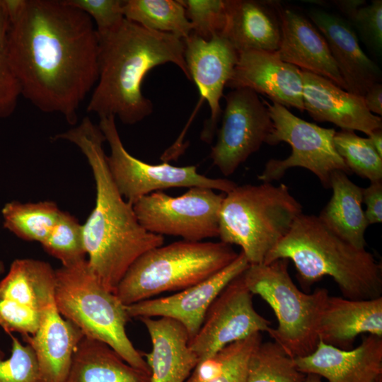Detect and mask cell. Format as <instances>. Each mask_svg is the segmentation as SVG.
I'll list each match as a JSON object with an SVG mask.
<instances>
[{
	"instance_id": "4",
	"label": "cell",
	"mask_w": 382,
	"mask_h": 382,
	"mask_svg": "<svg viewBox=\"0 0 382 382\" xmlns=\"http://www.w3.org/2000/svg\"><path fill=\"white\" fill-rule=\"evenodd\" d=\"M278 259L292 261L303 287L328 276L346 299L381 296V264L365 248H357L341 238L317 216H299L263 264Z\"/></svg>"
},
{
	"instance_id": "22",
	"label": "cell",
	"mask_w": 382,
	"mask_h": 382,
	"mask_svg": "<svg viewBox=\"0 0 382 382\" xmlns=\"http://www.w3.org/2000/svg\"><path fill=\"white\" fill-rule=\"evenodd\" d=\"M82 332L58 311L55 301L40 313L36 332L22 336L33 349L40 382H64L72 358L83 337Z\"/></svg>"
},
{
	"instance_id": "40",
	"label": "cell",
	"mask_w": 382,
	"mask_h": 382,
	"mask_svg": "<svg viewBox=\"0 0 382 382\" xmlns=\"http://www.w3.org/2000/svg\"><path fill=\"white\" fill-rule=\"evenodd\" d=\"M362 202L366 204L365 216L369 224L382 221V181L371 183L363 188Z\"/></svg>"
},
{
	"instance_id": "34",
	"label": "cell",
	"mask_w": 382,
	"mask_h": 382,
	"mask_svg": "<svg viewBox=\"0 0 382 382\" xmlns=\"http://www.w3.org/2000/svg\"><path fill=\"white\" fill-rule=\"evenodd\" d=\"M8 15L4 0H0V119L8 117L14 112L21 96L8 54Z\"/></svg>"
},
{
	"instance_id": "19",
	"label": "cell",
	"mask_w": 382,
	"mask_h": 382,
	"mask_svg": "<svg viewBox=\"0 0 382 382\" xmlns=\"http://www.w3.org/2000/svg\"><path fill=\"white\" fill-rule=\"evenodd\" d=\"M308 16L325 37L347 91L364 96L381 81V71L361 48L350 23L322 9L311 8Z\"/></svg>"
},
{
	"instance_id": "18",
	"label": "cell",
	"mask_w": 382,
	"mask_h": 382,
	"mask_svg": "<svg viewBox=\"0 0 382 382\" xmlns=\"http://www.w3.org/2000/svg\"><path fill=\"white\" fill-rule=\"evenodd\" d=\"M294 360L301 372L328 382H376L382 377V337L368 335L358 347L347 350L319 340L312 353Z\"/></svg>"
},
{
	"instance_id": "13",
	"label": "cell",
	"mask_w": 382,
	"mask_h": 382,
	"mask_svg": "<svg viewBox=\"0 0 382 382\" xmlns=\"http://www.w3.org/2000/svg\"><path fill=\"white\" fill-rule=\"evenodd\" d=\"M252 295L243 272L214 300L199 331L189 342L199 361L213 357L229 344L267 332L271 328L270 320L254 308Z\"/></svg>"
},
{
	"instance_id": "37",
	"label": "cell",
	"mask_w": 382,
	"mask_h": 382,
	"mask_svg": "<svg viewBox=\"0 0 382 382\" xmlns=\"http://www.w3.org/2000/svg\"><path fill=\"white\" fill-rule=\"evenodd\" d=\"M88 15L96 23L98 35L105 34L115 28L125 18L124 0H64Z\"/></svg>"
},
{
	"instance_id": "30",
	"label": "cell",
	"mask_w": 382,
	"mask_h": 382,
	"mask_svg": "<svg viewBox=\"0 0 382 382\" xmlns=\"http://www.w3.org/2000/svg\"><path fill=\"white\" fill-rule=\"evenodd\" d=\"M306 374L275 342H261L252 352L245 382H304Z\"/></svg>"
},
{
	"instance_id": "21",
	"label": "cell",
	"mask_w": 382,
	"mask_h": 382,
	"mask_svg": "<svg viewBox=\"0 0 382 382\" xmlns=\"http://www.w3.org/2000/svg\"><path fill=\"white\" fill-rule=\"evenodd\" d=\"M281 4L277 1L226 0L223 36L238 53L276 52L282 37Z\"/></svg>"
},
{
	"instance_id": "12",
	"label": "cell",
	"mask_w": 382,
	"mask_h": 382,
	"mask_svg": "<svg viewBox=\"0 0 382 382\" xmlns=\"http://www.w3.org/2000/svg\"><path fill=\"white\" fill-rule=\"evenodd\" d=\"M224 98L221 125L209 157L224 175L229 176L260 149L274 127L267 106L255 91L232 89Z\"/></svg>"
},
{
	"instance_id": "46",
	"label": "cell",
	"mask_w": 382,
	"mask_h": 382,
	"mask_svg": "<svg viewBox=\"0 0 382 382\" xmlns=\"http://www.w3.org/2000/svg\"><path fill=\"white\" fill-rule=\"evenodd\" d=\"M186 382H199L192 374H190V377L187 378Z\"/></svg>"
},
{
	"instance_id": "44",
	"label": "cell",
	"mask_w": 382,
	"mask_h": 382,
	"mask_svg": "<svg viewBox=\"0 0 382 382\" xmlns=\"http://www.w3.org/2000/svg\"><path fill=\"white\" fill-rule=\"evenodd\" d=\"M304 382H323L321 377L313 374H308L306 376Z\"/></svg>"
},
{
	"instance_id": "33",
	"label": "cell",
	"mask_w": 382,
	"mask_h": 382,
	"mask_svg": "<svg viewBox=\"0 0 382 382\" xmlns=\"http://www.w3.org/2000/svg\"><path fill=\"white\" fill-rule=\"evenodd\" d=\"M191 23L192 33L209 40L222 35L226 25V0H179Z\"/></svg>"
},
{
	"instance_id": "10",
	"label": "cell",
	"mask_w": 382,
	"mask_h": 382,
	"mask_svg": "<svg viewBox=\"0 0 382 382\" xmlns=\"http://www.w3.org/2000/svg\"><path fill=\"white\" fill-rule=\"evenodd\" d=\"M110 147L106 161L122 196L132 204L141 197L171 187H201L228 193L236 187L232 180L206 177L195 166H175L167 161L150 164L131 155L120 137L114 116L100 117L98 125Z\"/></svg>"
},
{
	"instance_id": "9",
	"label": "cell",
	"mask_w": 382,
	"mask_h": 382,
	"mask_svg": "<svg viewBox=\"0 0 382 382\" xmlns=\"http://www.w3.org/2000/svg\"><path fill=\"white\" fill-rule=\"evenodd\" d=\"M273 122V129L266 142L277 145L286 142L291 147V154L287 158L270 159L265 164L258 180L262 183L279 180L287 170L301 167L312 172L323 187L330 188V178L335 170L347 175L352 174L343 159L336 151L333 137L336 132L333 128H324L316 124L303 120L291 112L287 108L265 100Z\"/></svg>"
},
{
	"instance_id": "2",
	"label": "cell",
	"mask_w": 382,
	"mask_h": 382,
	"mask_svg": "<svg viewBox=\"0 0 382 382\" xmlns=\"http://www.w3.org/2000/svg\"><path fill=\"white\" fill-rule=\"evenodd\" d=\"M53 140L75 144L86 157L96 185L95 206L83 226L87 262L101 284L115 293L132 264L146 251L163 245L164 238L146 231L118 191L103 148L105 138L88 117L57 134Z\"/></svg>"
},
{
	"instance_id": "42",
	"label": "cell",
	"mask_w": 382,
	"mask_h": 382,
	"mask_svg": "<svg viewBox=\"0 0 382 382\" xmlns=\"http://www.w3.org/2000/svg\"><path fill=\"white\" fill-rule=\"evenodd\" d=\"M332 2L350 20L359 8L366 4V1L364 0H335Z\"/></svg>"
},
{
	"instance_id": "35",
	"label": "cell",
	"mask_w": 382,
	"mask_h": 382,
	"mask_svg": "<svg viewBox=\"0 0 382 382\" xmlns=\"http://www.w3.org/2000/svg\"><path fill=\"white\" fill-rule=\"evenodd\" d=\"M8 358L0 348V382H40L38 365L35 352L28 343L13 334Z\"/></svg>"
},
{
	"instance_id": "28",
	"label": "cell",
	"mask_w": 382,
	"mask_h": 382,
	"mask_svg": "<svg viewBox=\"0 0 382 382\" xmlns=\"http://www.w3.org/2000/svg\"><path fill=\"white\" fill-rule=\"evenodd\" d=\"M124 17L154 31L170 33L183 40L192 32L179 0H124Z\"/></svg>"
},
{
	"instance_id": "27",
	"label": "cell",
	"mask_w": 382,
	"mask_h": 382,
	"mask_svg": "<svg viewBox=\"0 0 382 382\" xmlns=\"http://www.w3.org/2000/svg\"><path fill=\"white\" fill-rule=\"evenodd\" d=\"M55 270L35 259H16L0 281V298L41 313L54 301Z\"/></svg>"
},
{
	"instance_id": "5",
	"label": "cell",
	"mask_w": 382,
	"mask_h": 382,
	"mask_svg": "<svg viewBox=\"0 0 382 382\" xmlns=\"http://www.w3.org/2000/svg\"><path fill=\"white\" fill-rule=\"evenodd\" d=\"M301 214L302 205L283 183L237 185L224 195L218 238L240 246L250 265L263 264Z\"/></svg>"
},
{
	"instance_id": "23",
	"label": "cell",
	"mask_w": 382,
	"mask_h": 382,
	"mask_svg": "<svg viewBox=\"0 0 382 382\" xmlns=\"http://www.w3.org/2000/svg\"><path fill=\"white\" fill-rule=\"evenodd\" d=\"M151 342L142 353L150 369L151 382H186L199 360L190 347L185 328L171 318H141Z\"/></svg>"
},
{
	"instance_id": "29",
	"label": "cell",
	"mask_w": 382,
	"mask_h": 382,
	"mask_svg": "<svg viewBox=\"0 0 382 382\" xmlns=\"http://www.w3.org/2000/svg\"><path fill=\"white\" fill-rule=\"evenodd\" d=\"M61 212L52 201L23 203L13 200L6 203L1 209L3 225L18 238L41 244L56 224Z\"/></svg>"
},
{
	"instance_id": "17",
	"label": "cell",
	"mask_w": 382,
	"mask_h": 382,
	"mask_svg": "<svg viewBox=\"0 0 382 382\" xmlns=\"http://www.w3.org/2000/svg\"><path fill=\"white\" fill-rule=\"evenodd\" d=\"M304 110L317 122H331L342 130L367 136L381 129L382 119L369 112L363 96L350 93L332 81L301 70Z\"/></svg>"
},
{
	"instance_id": "15",
	"label": "cell",
	"mask_w": 382,
	"mask_h": 382,
	"mask_svg": "<svg viewBox=\"0 0 382 382\" xmlns=\"http://www.w3.org/2000/svg\"><path fill=\"white\" fill-rule=\"evenodd\" d=\"M249 265L241 251L231 264L206 280L167 296L126 306L127 312L130 318L165 317L175 320L185 328L190 340L199 331L214 300Z\"/></svg>"
},
{
	"instance_id": "45",
	"label": "cell",
	"mask_w": 382,
	"mask_h": 382,
	"mask_svg": "<svg viewBox=\"0 0 382 382\" xmlns=\"http://www.w3.org/2000/svg\"><path fill=\"white\" fill-rule=\"evenodd\" d=\"M4 272H5L4 262L0 260V275H1Z\"/></svg>"
},
{
	"instance_id": "31",
	"label": "cell",
	"mask_w": 382,
	"mask_h": 382,
	"mask_svg": "<svg viewBox=\"0 0 382 382\" xmlns=\"http://www.w3.org/2000/svg\"><path fill=\"white\" fill-rule=\"evenodd\" d=\"M333 143L352 173L371 183L382 181V157L368 137H359L352 130L341 129L335 132Z\"/></svg>"
},
{
	"instance_id": "36",
	"label": "cell",
	"mask_w": 382,
	"mask_h": 382,
	"mask_svg": "<svg viewBox=\"0 0 382 382\" xmlns=\"http://www.w3.org/2000/svg\"><path fill=\"white\" fill-rule=\"evenodd\" d=\"M261 342L262 334L257 332L221 349L218 352L221 359L220 371L209 382H245L250 356Z\"/></svg>"
},
{
	"instance_id": "47",
	"label": "cell",
	"mask_w": 382,
	"mask_h": 382,
	"mask_svg": "<svg viewBox=\"0 0 382 382\" xmlns=\"http://www.w3.org/2000/svg\"><path fill=\"white\" fill-rule=\"evenodd\" d=\"M376 382H382V377L379 378Z\"/></svg>"
},
{
	"instance_id": "8",
	"label": "cell",
	"mask_w": 382,
	"mask_h": 382,
	"mask_svg": "<svg viewBox=\"0 0 382 382\" xmlns=\"http://www.w3.org/2000/svg\"><path fill=\"white\" fill-rule=\"evenodd\" d=\"M289 260L250 265L243 272L252 294L260 296L273 310L277 326L267 332L294 359L307 356L316 348L320 318L329 296L325 288L301 291L288 271Z\"/></svg>"
},
{
	"instance_id": "11",
	"label": "cell",
	"mask_w": 382,
	"mask_h": 382,
	"mask_svg": "<svg viewBox=\"0 0 382 382\" xmlns=\"http://www.w3.org/2000/svg\"><path fill=\"white\" fill-rule=\"evenodd\" d=\"M224 195L201 187H190L178 197L156 191L137 200L133 209L141 226L149 233L202 241L219 236Z\"/></svg>"
},
{
	"instance_id": "38",
	"label": "cell",
	"mask_w": 382,
	"mask_h": 382,
	"mask_svg": "<svg viewBox=\"0 0 382 382\" xmlns=\"http://www.w3.org/2000/svg\"><path fill=\"white\" fill-rule=\"evenodd\" d=\"M40 320V313L15 301L0 298V328L6 333L32 335L36 332Z\"/></svg>"
},
{
	"instance_id": "24",
	"label": "cell",
	"mask_w": 382,
	"mask_h": 382,
	"mask_svg": "<svg viewBox=\"0 0 382 382\" xmlns=\"http://www.w3.org/2000/svg\"><path fill=\"white\" fill-rule=\"evenodd\" d=\"M364 333L382 337V296L349 299L329 295L319 320V340L347 350Z\"/></svg>"
},
{
	"instance_id": "7",
	"label": "cell",
	"mask_w": 382,
	"mask_h": 382,
	"mask_svg": "<svg viewBox=\"0 0 382 382\" xmlns=\"http://www.w3.org/2000/svg\"><path fill=\"white\" fill-rule=\"evenodd\" d=\"M54 301L59 313L84 337L108 345L128 364L150 374L142 353L127 335L126 306L101 284L87 260L55 270Z\"/></svg>"
},
{
	"instance_id": "16",
	"label": "cell",
	"mask_w": 382,
	"mask_h": 382,
	"mask_svg": "<svg viewBox=\"0 0 382 382\" xmlns=\"http://www.w3.org/2000/svg\"><path fill=\"white\" fill-rule=\"evenodd\" d=\"M226 86L249 88L287 108L304 110L301 70L282 61L275 52L251 50L238 53Z\"/></svg>"
},
{
	"instance_id": "25",
	"label": "cell",
	"mask_w": 382,
	"mask_h": 382,
	"mask_svg": "<svg viewBox=\"0 0 382 382\" xmlns=\"http://www.w3.org/2000/svg\"><path fill=\"white\" fill-rule=\"evenodd\" d=\"M64 382H151L150 374L128 364L108 345L83 337Z\"/></svg>"
},
{
	"instance_id": "41",
	"label": "cell",
	"mask_w": 382,
	"mask_h": 382,
	"mask_svg": "<svg viewBox=\"0 0 382 382\" xmlns=\"http://www.w3.org/2000/svg\"><path fill=\"white\" fill-rule=\"evenodd\" d=\"M367 109L371 113L382 115V85L376 83L372 85L363 96Z\"/></svg>"
},
{
	"instance_id": "39",
	"label": "cell",
	"mask_w": 382,
	"mask_h": 382,
	"mask_svg": "<svg viewBox=\"0 0 382 382\" xmlns=\"http://www.w3.org/2000/svg\"><path fill=\"white\" fill-rule=\"evenodd\" d=\"M362 40L377 54L382 51V1L360 7L351 20Z\"/></svg>"
},
{
	"instance_id": "43",
	"label": "cell",
	"mask_w": 382,
	"mask_h": 382,
	"mask_svg": "<svg viewBox=\"0 0 382 382\" xmlns=\"http://www.w3.org/2000/svg\"><path fill=\"white\" fill-rule=\"evenodd\" d=\"M368 138L380 156L382 157V130L378 129L368 135Z\"/></svg>"
},
{
	"instance_id": "26",
	"label": "cell",
	"mask_w": 382,
	"mask_h": 382,
	"mask_svg": "<svg viewBox=\"0 0 382 382\" xmlns=\"http://www.w3.org/2000/svg\"><path fill=\"white\" fill-rule=\"evenodd\" d=\"M347 175L340 170L332 173V197L318 216L341 238L357 248L364 249V233L369 224L361 207L363 188L351 181Z\"/></svg>"
},
{
	"instance_id": "14",
	"label": "cell",
	"mask_w": 382,
	"mask_h": 382,
	"mask_svg": "<svg viewBox=\"0 0 382 382\" xmlns=\"http://www.w3.org/2000/svg\"><path fill=\"white\" fill-rule=\"evenodd\" d=\"M183 42L190 80L195 81L201 97L209 106L210 117L205 123L201 139L210 144L222 113L220 100L238 62V53L221 35L206 40L192 33Z\"/></svg>"
},
{
	"instance_id": "32",
	"label": "cell",
	"mask_w": 382,
	"mask_h": 382,
	"mask_svg": "<svg viewBox=\"0 0 382 382\" xmlns=\"http://www.w3.org/2000/svg\"><path fill=\"white\" fill-rule=\"evenodd\" d=\"M41 245L64 267L72 266L87 260L82 224L66 212H61L56 224Z\"/></svg>"
},
{
	"instance_id": "20",
	"label": "cell",
	"mask_w": 382,
	"mask_h": 382,
	"mask_svg": "<svg viewBox=\"0 0 382 382\" xmlns=\"http://www.w3.org/2000/svg\"><path fill=\"white\" fill-rule=\"evenodd\" d=\"M282 37L275 52L302 71L325 77L347 91L328 45L314 24L291 8H281Z\"/></svg>"
},
{
	"instance_id": "6",
	"label": "cell",
	"mask_w": 382,
	"mask_h": 382,
	"mask_svg": "<svg viewBox=\"0 0 382 382\" xmlns=\"http://www.w3.org/2000/svg\"><path fill=\"white\" fill-rule=\"evenodd\" d=\"M238 255L221 241L180 240L154 248L129 267L115 294L125 306L180 291L216 274Z\"/></svg>"
},
{
	"instance_id": "1",
	"label": "cell",
	"mask_w": 382,
	"mask_h": 382,
	"mask_svg": "<svg viewBox=\"0 0 382 382\" xmlns=\"http://www.w3.org/2000/svg\"><path fill=\"white\" fill-rule=\"evenodd\" d=\"M8 49L21 96L71 125L98 79V39L91 17L64 0H4Z\"/></svg>"
},
{
	"instance_id": "3",
	"label": "cell",
	"mask_w": 382,
	"mask_h": 382,
	"mask_svg": "<svg viewBox=\"0 0 382 382\" xmlns=\"http://www.w3.org/2000/svg\"><path fill=\"white\" fill-rule=\"evenodd\" d=\"M97 35L98 79L87 105L89 113L134 125L153 112L151 101L141 91L153 68L173 63L190 80L183 40L173 34L146 29L125 18L113 30Z\"/></svg>"
}]
</instances>
